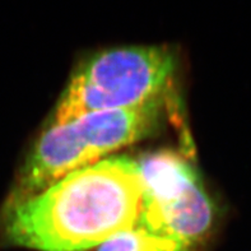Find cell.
<instances>
[{"label":"cell","mask_w":251,"mask_h":251,"mask_svg":"<svg viewBox=\"0 0 251 251\" xmlns=\"http://www.w3.org/2000/svg\"><path fill=\"white\" fill-rule=\"evenodd\" d=\"M143 201L137 161L106 157L38 194L6 197L0 207V246L35 251L97 249L137 223Z\"/></svg>","instance_id":"6da1fadb"},{"label":"cell","mask_w":251,"mask_h":251,"mask_svg":"<svg viewBox=\"0 0 251 251\" xmlns=\"http://www.w3.org/2000/svg\"><path fill=\"white\" fill-rule=\"evenodd\" d=\"M166 106L162 96L137 107L93 112L48 126L23 161L8 197L22 199L38 194L70 172L150 137L161 127Z\"/></svg>","instance_id":"7a4b0ae2"},{"label":"cell","mask_w":251,"mask_h":251,"mask_svg":"<svg viewBox=\"0 0 251 251\" xmlns=\"http://www.w3.org/2000/svg\"><path fill=\"white\" fill-rule=\"evenodd\" d=\"M177 67L175 50L165 45L121 46L84 57L70 76L49 126L93 112L144 105L166 95Z\"/></svg>","instance_id":"3957f363"},{"label":"cell","mask_w":251,"mask_h":251,"mask_svg":"<svg viewBox=\"0 0 251 251\" xmlns=\"http://www.w3.org/2000/svg\"><path fill=\"white\" fill-rule=\"evenodd\" d=\"M138 166L144 201L137 225L194 248L208 235L216 216L194 167L172 151L150 153Z\"/></svg>","instance_id":"277c9868"},{"label":"cell","mask_w":251,"mask_h":251,"mask_svg":"<svg viewBox=\"0 0 251 251\" xmlns=\"http://www.w3.org/2000/svg\"><path fill=\"white\" fill-rule=\"evenodd\" d=\"M184 242L134 225L116 233L97 248L96 251H191Z\"/></svg>","instance_id":"5b68a950"}]
</instances>
